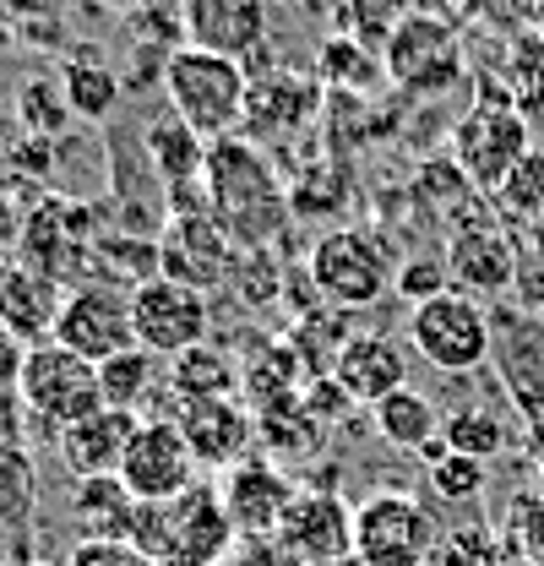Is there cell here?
Segmentation results:
<instances>
[{
  "instance_id": "db71d44e",
  "label": "cell",
  "mask_w": 544,
  "mask_h": 566,
  "mask_svg": "<svg viewBox=\"0 0 544 566\" xmlns=\"http://www.w3.org/2000/svg\"><path fill=\"white\" fill-rule=\"evenodd\" d=\"M0 279H6V268H0Z\"/></svg>"
},
{
  "instance_id": "ac0fdd59",
  "label": "cell",
  "mask_w": 544,
  "mask_h": 566,
  "mask_svg": "<svg viewBox=\"0 0 544 566\" xmlns=\"http://www.w3.org/2000/svg\"><path fill=\"white\" fill-rule=\"evenodd\" d=\"M218 495H223V512H229V523H234V534L240 539H272L278 534V523H283V512L294 506V474L283 469V463H272V458H245V463H234L223 480H218Z\"/></svg>"
},
{
  "instance_id": "5b68a950",
  "label": "cell",
  "mask_w": 544,
  "mask_h": 566,
  "mask_svg": "<svg viewBox=\"0 0 544 566\" xmlns=\"http://www.w3.org/2000/svg\"><path fill=\"white\" fill-rule=\"evenodd\" d=\"M441 523L414 491H370L354 506V566H430L441 545Z\"/></svg>"
},
{
  "instance_id": "816d5d0a",
  "label": "cell",
  "mask_w": 544,
  "mask_h": 566,
  "mask_svg": "<svg viewBox=\"0 0 544 566\" xmlns=\"http://www.w3.org/2000/svg\"><path fill=\"white\" fill-rule=\"evenodd\" d=\"M11 566H50V562H28V556H22V562H11Z\"/></svg>"
},
{
  "instance_id": "b9f144b4",
  "label": "cell",
  "mask_w": 544,
  "mask_h": 566,
  "mask_svg": "<svg viewBox=\"0 0 544 566\" xmlns=\"http://www.w3.org/2000/svg\"><path fill=\"white\" fill-rule=\"evenodd\" d=\"M66 566H153V562L126 539H76Z\"/></svg>"
},
{
  "instance_id": "60d3db41",
  "label": "cell",
  "mask_w": 544,
  "mask_h": 566,
  "mask_svg": "<svg viewBox=\"0 0 544 566\" xmlns=\"http://www.w3.org/2000/svg\"><path fill=\"white\" fill-rule=\"evenodd\" d=\"M452 11L474 17L484 28H501V33H517L540 17V0H452Z\"/></svg>"
},
{
  "instance_id": "ffe728a7",
  "label": "cell",
  "mask_w": 544,
  "mask_h": 566,
  "mask_svg": "<svg viewBox=\"0 0 544 566\" xmlns=\"http://www.w3.org/2000/svg\"><path fill=\"white\" fill-rule=\"evenodd\" d=\"M322 115V87L300 71H268L251 76V98H245V126L240 137H251L257 147L268 137H294Z\"/></svg>"
},
{
  "instance_id": "5bb4252c",
  "label": "cell",
  "mask_w": 544,
  "mask_h": 566,
  "mask_svg": "<svg viewBox=\"0 0 544 566\" xmlns=\"http://www.w3.org/2000/svg\"><path fill=\"white\" fill-rule=\"evenodd\" d=\"M55 344L71 354H82L87 365H104L115 354L136 349V327H132V289H115V283H76L61 305V322H55Z\"/></svg>"
},
{
  "instance_id": "c3c4849f",
  "label": "cell",
  "mask_w": 544,
  "mask_h": 566,
  "mask_svg": "<svg viewBox=\"0 0 544 566\" xmlns=\"http://www.w3.org/2000/svg\"><path fill=\"white\" fill-rule=\"evenodd\" d=\"M523 452H529L534 474L544 480V415H540V420H529V424H523Z\"/></svg>"
},
{
  "instance_id": "bcb514c9",
  "label": "cell",
  "mask_w": 544,
  "mask_h": 566,
  "mask_svg": "<svg viewBox=\"0 0 544 566\" xmlns=\"http://www.w3.org/2000/svg\"><path fill=\"white\" fill-rule=\"evenodd\" d=\"M218 566H283V556H278L272 539H240Z\"/></svg>"
},
{
  "instance_id": "7402d4cb",
  "label": "cell",
  "mask_w": 544,
  "mask_h": 566,
  "mask_svg": "<svg viewBox=\"0 0 544 566\" xmlns=\"http://www.w3.org/2000/svg\"><path fill=\"white\" fill-rule=\"evenodd\" d=\"M132 436H136V415L98 409V415L66 424L55 436V458H61V469L71 480H109V474H121Z\"/></svg>"
},
{
  "instance_id": "2e32d148",
  "label": "cell",
  "mask_w": 544,
  "mask_h": 566,
  "mask_svg": "<svg viewBox=\"0 0 544 566\" xmlns=\"http://www.w3.org/2000/svg\"><path fill=\"white\" fill-rule=\"evenodd\" d=\"M240 262V245L229 240V229L212 218V208H191V212H169L164 234H158V273L175 283H191V289H218L229 283Z\"/></svg>"
},
{
  "instance_id": "9c48e42d",
  "label": "cell",
  "mask_w": 544,
  "mask_h": 566,
  "mask_svg": "<svg viewBox=\"0 0 544 566\" xmlns=\"http://www.w3.org/2000/svg\"><path fill=\"white\" fill-rule=\"evenodd\" d=\"M447 273H452V289H463L474 300H506V294H517V273H523L517 229L490 208L458 212L452 218V234H447Z\"/></svg>"
},
{
  "instance_id": "277c9868",
  "label": "cell",
  "mask_w": 544,
  "mask_h": 566,
  "mask_svg": "<svg viewBox=\"0 0 544 566\" xmlns=\"http://www.w3.org/2000/svg\"><path fill=\"white\" fill-rule=\"evenodd\" d=\"M164 98H169V115L180 126H191L202 142L240 137L245 98H251V71L240 61H223V55L180 44L164 61Z\"/></svg>"
},
{
  "instance_id": "8992f818",
  "label": "cell",
  "mask_w": 544,
  "mask_h": 566,
  "mask_svg": "<svg viewBox=\"0 0 544 566\" xmlns=\"http://www.w3.org/2000/svg\"><path fill=\"white\" fill-rule=\"evenodd\" d=\"M529 153H534V126L517 115V98H490V93L452 126L447 142V158L469 175L479 197H495Z\"/></svg>"
},
{
  "instance_id": "e0dca14e",
  "label": "cell",
  "mask_w": 544,
  "mask_h": 566,
  "mask_svg": "<svg viewBox=\"0 0 544 566\" xmlns=\"http://www.w3.org/2000/svg\"><path fill=\"white\" fill-rule=\"evenodd\" d=\"M164 415L180 424V436H186V447H191V458L202 469L229 474L234 463L262 452L257 409L245 398H191V403H169Z\"/></svg>"
},
{
  "instance_id": "9a60e30c",
  "label": "cell",
  "mask_w": 544,
  "mask_h": 566,
  "mask_svg": "<svg viewBox=\"0 0 544 566\" xmlns=\"http://www.w3.org/2000/svg\"><path fill=\"white\" fill-rule=\"evenodd\" d=\"M197 469L202 463L191 458L180 424L169 420V415H142L132 447H126V463H121V485L136 501H175V495H186L191 485H202Z\"/></svg>"
},
{
  "instance_id": "d4e9b609",
  "label": "cell",
  "mask_w": 544,
  "mask_h": 566,
  "mask_svg": "<svg viewBox=\"0 0 544 566\" xmlns=\"http://www.w3.org/2000/svg\"><path fill=\"white\" fill-rule=\"evenodd\" d=\"M169 392H175V403H191V398H240V354L229 349V344H218V338L175 354L169 359Z\"/></svg>"
},
{
  "instance_id": "1f68e13d",
  "label": "cell",
  "mask_w": 544,
  "mask_h": 566,
  "mask_svg": "<svg viewBox=\"0 0 544 566\" xmlns=\"http://www.w3.org/2000/svg\"><path fill=\"white\" fill-rule=\"evenodd\" d=\"M495 202V212L512 223V229H544V147H534L512 175H506V186L490 197Z\"/></svg>"
},
{
  "instance_id": "d6986e66",
  "label": "cell",
  "mask_w": 544,
  "mask_h": 566,
  "mask_svg": "<svg viewBox=\"0 0 544 566\" xmlns=\"http://www.w3.org/2000/svg\"><path fill=\"white\" fill-rule=\"evenodd\" d=\"M180 33L191 50L240 61H251L268 44V0H180Z\"/></svg>"
},
{
  "instance_id": "4dcf8cb0",
  "label": "cell",
  "mask_w": 544,
  "mask_h": 566,
  "mask_svg": "<svg viewBox=\"0 0 544 566\" xmlns=\"http://www.w3.org/2000/svg\"><path fill=\"white\" fill-rule=\"evenodd\" d=\"M257 436H262V458H289V463H311L316 452H322V436H327V424L311 420V409L305 403H283V409H272V415H257Z\"/></svg>"
},
{
  "instance_id": "f546056e",
  "label": "cell",
  "mask_w": 544,
  "mask_h": 566,
  "mask_svg": "<svg viewBox=\"0 0 544 566\" xmlns=\"http://www.w3.org/2000/svg\"><path fill=\"white\" fill-rule=\"evenodd\" d=\"M71 512L93 528L87 539H126L132 512H136V495L121 485V474H109V480H76Z\"/></svg>"
},
{
  "instance_id": "7a4b0ae2",
  "label": "cell",
  "mask_w": 544,
  "mask_h": 566,
  "mask_svg": "<svg viewBox=\"0 0 544 566\" xmlns=\"http://www.w3.org/2000/svg\"><path fill=\"white\" fill-rule=\"evenodd\" d=\"M126 545H136L153 566H218L240 545V534L218 485H191L175 501H136Z\"/></svg>"
},
{
  "instance_id": "cb8c5ba5",
  "label": "cell",
  "mask_w": 544,
  "mask_h": 566,
  "mask_svg": "<svg viewBox=\"0 0 544 566\" xmlns=\"http://www.w3.org/2000/svg\"><path fill=\"white\" fill-rule=\"evenodd\" d=\"M441 441L463 458H479V463H495L517 447V415H506L501 403H479V398H463L441 415Z\"/></svg>"
},
{
  "instance_id": "681fc988",
  "label": "cell",
  "mask_w": 544,
  "mask_h": 566,
  "mask_svg": "<svg viewBox=\"0 0 544 566\" xmlns=\"http://www.w3.org/2000/svg\"><path fill=\"white\" fill-rule=\"evenodd\" d=\"M104 6H115V11H136L142 0H104Z\"/></svg>"
},
{
  "instance_id": "836d02e7",
  "label": "cell",
  "mask_w": 544,
  "mask_h": 566,
  "mask_svg": "<svg viewBox=\"0 0 544 566\" xmlns=\"http://www.w3.org/2000/svg\"><path fill=\"white\" fill-rule=\"evenodd\" d=\"M501 539H506V551H512L517 562L544 566V480L512 495L506 523H501Z\"/></svg>"
},
{
  "instance_id": "7c38bea8",
  "label": "cell",
  "mask_w": 544,
  "mask_h": 566,
  "mask_svg": "<svg viewBox=\"0 0 544 566\" xmlns=\"http://www.w3.org/2000/svg\"><path fill=\"white\" fill-rule=\"evenodd\" d=\"M132 327H136V349L175 359V354L197 349L212 338V300L191 283H175L164 273L132 283Z\"/></svg>"
},
{
  "instance_id": "52a82bcc",
  "label": "cell",
  "mask_w": 544,
  "mask_h": 566,
  "mask_svg": "<svg viewBox=\"0 0 544 566\" xmlns=\"http://www.w3.org/2000/svg\"><path fill=\"white\" fill-rule=\"evenodd\" d=\"M17 398H22L28 420L55 441L66 424L87 420V415L104 409L98 365H87L82 354L61 349L55 338H50V344H33V349H28V365H22V381H17Z\"/></svg>"
},
{
  "instance_id": "4316f807",
  "label": "cell",
  "mask_w": 544,
  "mask_h": 566,
  "mask_svg": "<svg viewBox=\"0 0 544 566\" xmlns=\"http://www.w3.org/2000/svg\"><path fill=\"white\" fill-rule=\"evenodd\" d=\"M147 164H153V175L169 186V191H191V186H202V169H207V142L191 132V126H180L175 115L169 120H158L147 137Z\"/></svg>"
},
{
  "instance_id": "7dc6e473",
  "label": "cell",
  "mask_w": 544,
  "mask_h": 566,
  "mask_svg": "<svg viewBox=\"0 0 544 566\" xmlns=\"http://www.w3.org/2000/svg\"><path fill=\"white\" fill-rule=\"evenodd\" d=\"M44 0H0V39H17L33 17H39Z\"/></svg>"
},
{
  "instance_id": "7bdbcfd3",
  "label": "cell",
  "mask_w": 544,
  "mask_h": 566,
  "mask_svg": "<svg viewBox=\"0 0 544 566\" xmlns=\"http://www.w3.org/2000/svg\"><path fill=\"white\" fill-rule=\"evenodd\" d=\"M22 245H28V212L11 202V191H0V268L22 262Z\"/></svg>"
},
{
  "instance_id": "ab89813d",
  "label": "cell",
  "mask_w": 544,
  "mask_h": 566,
  "mask_svg": "<svg viewBox=\"0 0 544 566\" xmlns=\"http://www.w3.org/2000/svg\"><path fill=\"white\" fill-rule=\"evenodd\" d=\"M365 71H370V50L359 44V39H322V76H327V87H359L365 82Z\"/></svg>"
},
{
  "instance_id": "74e56055",
  "label": "cell",
  "mask_w": 544,
  "mask_h": 566,
  "mask_svg": "<svg viewBox=\"0 0 544 566\" xmlns=\"http://www.w3.org/2000/svg\"><path fill=\"white\" fill-rule=\"evenodd\" d=\"M17 115H22V137H55L61 126H66V93H61V82H28L22 93H17Z\"/></svg>"
},
{
  "instance_id": "f6af8a7d",
  "label": "cell",
  "mask_w": 544,
  "mask_h": 566,
  "mask_svg": "<svg viewBox=\"0 0 544 566\" xmlns=\"http://www.w3.org/2000/svg\"><path fill=\"white\" fill-rule=\"evenodd\" d=\"M22 398L17 392H0V452H22Z\"/></svg>"
},
{
  "instance_id": "f35d334b",
  "label": "cell",
  "mask_w": 544,
  "mask_h": 566,
  "mask_svg": "<svg viewBox=\"0 0 544 566\" xmlns=\"http://www.w3.org/2000/svg\"><path fill=\"white\" fill-rule=\"evenodd\" d=\"M447 289H452L447 256H404V262H398L393 294L404 300L408 311H414V305H425V300H436V294H447Z\"/></svg>"
},
{
  "instance_id": "d590c367",
  "label": "cell",
  "mask_w": 544,
  "mask_h": 566,
  "mask_svg": "<svg viewBox=\"0 0 544 566\" xmlns=\"http://www.w3.org/2000/svg\"><path fill=\"white\" fill-rule=\"evenodd\" d=\"M33 523V463L28 452H0V534Z\"/></svg>"
},
{
  "instance_id": "603a6c76",
  "label": "cell",
  "mask_w": 544,
  "mask_h": 566,
  "mask_svg": "<svg viewBox=\"0 0 544 566\" xmlns=\"http://www.w3.org/2000/svg\"><path fill=\"white\" fill-rule=\"evenodd\" d=\"M333 381L359 409H376L381 398L408 387V354L393 338H381V333H354L338 349V359H333Z\"/></svg>"
},
{
  "instance_id": "d6a6232c",
  "label": "cell",
  "mask_w": 544,
  "mask_h": 566,
  "mask_svg": "<svg viewBox=\"0 0 544 566\" xmlns=\"http://www.w3.org/2000/svg\"><path fill=\"white\" fill-rule=\"evenodd\" d=\"M294 218H338L348 208V169L343 164H311L289 180Z\"/></svg>"
},
{
  "instance_id": "484cf974",
  "label": "cell",
  "mask_w": 544,
  "mask_h": 566,
  "mask_svg": "<svg viewBox=\"0 0 544 566\" xmlns=\"http://www.w3.org/2000/svg\"><path fill=\"white\" fill-rule=\"evenodd\" d=\"M98 387H104V409H121V415L142 420V409L158 398L153 387H169V359L147 349H126L98 365Z\"/></svg>"
},
{
  "instance_id": "83f0119b",
  "label": "cell",
  "mask_w": 544,
  "mask_h": 566,
  "mask_svg": "<svg viewBox=\"0 0 544 566\" xmlns=\"http://www.w3.org/2000/svg\"><path fill=\"white\" fill-rule=\"evenodd\" d=\"M61 93H66V109L76 120H87V126H98V120H109L115 115V104H121V76L109 61H98V55H71L61 61Z\"/></svg>"
},
{
  "instance_id": "8fae6325",
  "label": "cell",
  "mask_w": 544,
  "mask_h": 566,
  "mask_svg": "<svg viewBox=\"0 0 544 566\" xmlns=\"http://www.w3.org/2000/svg\"><path fill=\"white\" fill-rule=\"evenodd\" d=\"M381 71L404 87V93H447L463 82V44H458V28L452 17L441 11H408L398 22V33L387 39L381 50Z\"/></svg>"
},
{
  "instance_id": "30bf717a",
  "label": "cell",
  "mask_w": 544,
  "mask_h": 566,
  "mask_svg": "<svg viewBox=\"0 0 544 566\" xmlns=\"http://www.w3.org/2000/svg\"><path fill=\"white\" fill-rule=\"evenodd\" d=\"M490 376L517 420L544 415V311H529L523 300L490 305Z\"/></svg>"
},
{
  "instance_id": "6da1fadb",
  "label": "cell",
  "mask_w": 544,
  "mask_h": 566,
  "mask_svg": "<svg viewBox=\"0 0 544 566\" xmlns=\"http://www.w3.org/2000/svg\"><path fill=\"white\" fill-rule=\"evenodd\" d=\"M202 186L212 218L229 229V240L240 251H272L283 240V229L294 223L289 180L278 175V164L251 137L207 142Z\"/></svg>"
},
{
  "instance_id": "f5cc1de1",
  "label": "cell",
  "mask_w": 544,
  "mask_h": 566,
  "mask_svg": "<svg viewBox=\"0 0 544 566\" xmlns=\"http://www.w3.org/2000/svg\"><path fill=\"white\" fill-rule=\"evenodd\" d=\"M0 142H6V109H0Z\"/></svg>"
},
{
  "instance_id": "ba28073f",
  "label": "cell",
  "mask_w": 544,
  "mask_h": 566,
  "mask_svg": "<svg viewBox=\"0 0 544 566\" xmlns=\"http://www.w3.org/2000/svg\"><path fill=\"white\" fill-rule=\"evenodd\" d=\"M408 344L441 376H474L490 365V305L463 289H447L408 311Z\"/></svg>"
},
{
  "instance_id": "44dd1931",
  "label": "cell",
  "mask_w": 544,
  "mask_h": 566,
  "mask_svg": "<svg viewBox=\"0 0 544 566\" xmlns=\"http://www.w3.org/2000/svg\"><path fill=\"white\" fill-rule=\"evenodd\" d=\"M66 283L33 262H11L6 279H0V322L33 349V344H50L55 338V322H61V305H66Z\"/></svg>"
},
{
  "instance_id": "f1b7e54d",
  "label": "cell",
  "mask_w": 544,
  "mask_h": 566,
  "mask_svg": "<svg viewBox=\"0 0 544 566\" xmlns=\"http://www.w3.org/2000/svg\"><path fill=\"white\" fill-rule=\"evenodd\" d=\"M370 420L381 430V441H393L398 452H425L436 436H441V409L408 381L398 387L393 398H381L376 409H370Z\"/></svg>"
},
{
  "instance_id": "e575fe53",
  "label": "cell",
  "mask_w": 544,
  "mask_h": 566,
  "mask_svg": "<svg viewBox=\"0 0 544 566\" xmlns=\"http://www.w3.org/2000/svg\"><path fill=\"white\" fill-rule=\"evenodd\" d=\"M512 551L495 528L484 523H463V528H447L441 545H436V562L430 566H506Z\"/></svg>"
},
{
  "instance_id": "4fadbf2b",
  "label": "cell",
  "mask_w": 544,
  "mask_h": 566,
  "mask_svg": "<svg viewBox=\"0 0 544 566\" xmlns=\"http://www.w3.org/2000/svg\"><path fill=\"white\" fill-rule=\"evenodd\" d=\"M289 566H354V506L338 491L305 485L272 534Z\"/></svg>"
},
{
  "instance_id": "ee69618b",
  "label": "cell",
  "mask_w": 544,
  "mask_h": 566,
  "mask_svg": "<svg viewBox=\"0 0 544 566\" xmlns=\"http://www.w3.org/2000/svg\"><path fill=\"white\" fill-rule=\"evenodd\" d=\"M22 365H28V344L0 322V392H17V381H22Z\"/></svg>"
},
{
  "instance_id": "f907efd6",
  "label": "cell",
  "mask_w": 544,
  "mask_h": 566,
  "mask_svg": "<svg viewBox=\"0 0 544 566\" xmlns=\"http://www.w3.org/2000/svg\"><path fill=\"white\" fill-rule=\"evenodd\" d=\"M0 566H11V562H6V534H0Z\"/></svg>"
},
{
  "instance_id": "8d00e7d4",
  "label": "cell",
  "mask_w": 544,
  "mask_h": 566,
  "mask_svg": "<svg viewBox=\"0 0 544 566\" xmlns=\"http://www.w3.org/2000/svg\"><path fill=\"white\" fill-rule=\"evenodd\" d=\"M425 480H430V491L441 495V501H479L484 485H490V463H479V458H463V452H447L441 463H430L425 469Z\"/></svg>"
},
{
  "instance_id": "3957f363",
  "label": "cell",
  "mask_w": 544,
  "mask_h": 566,
  "mask_svg": "<svg viewBox=\"0 0 544 566\" xmlns=\"http://www.w3.org/2000/svg\"><path fill=\"white\" fill-rule=\"evenodd\" d=\"M398 262L404 256L387 240V229H376V223H338V229L316 234V245L305 256V279H311L322 305L354 316V311H370V305H381L393 294Z\"/></svg>"
}]
</instances>
